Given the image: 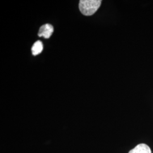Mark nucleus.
<instances>
[{"mask_svg": "<svg viewBox=\"0 0 153 153\" xmlns=\"http://www.w3.org/2000/svg\"><path fill=\"white\" fill-rule=\"evenodd\" d=\"M101 3L100 0H81L79 9L83 15L90 16L98 10Z\"/></svg>", "mask_w": 153, "mask_h": 153, "instance_id": "1", "label": "nucleus"}, {"mask_svg": "<svg viewBox=\"0 0 153 153\" xmlns=\"http://www.w3.org/2000/svg\"><path fill=\"white\" fill-rule=\"evenodd\" d=\"M53 33V27L50 24H45L42 26L39 31L38 36L40 37H44V38L48 39L51 37Z\"/></svg>", "mask_w": 153, "mask_h": 153, "instance_id": "2", "label": "nucleus"}, {"mask_svg": "<svg viewBox=\"0 0 153 153\" xmlns=\"http://www.w3.org/2000/svg\"><path fill=\"white\" fill-rule=\"evenodd\" d=\"M43 49V43L41 41L38 40L33 44L32 48H31L32 53L33 56H36L40 54L42 52Z\"/></svg>", "mask_w": 153, "mask_h": 153, "instance_id": "4", "label": "nucleus"}, {"mask_svg": "<svg viewBox=\"0 0 153 153\" xmlns=\"http://www.w3.org/2000/svg\"><path fill=\"white\" fill-rule=\"evenodd\" d=\"M128 153H152V150L147 145L141 143L138 145Z\"/></svg>", "mask_w": 153, "mask_h": 153, "instance_id": "3", "label": "nucleus"}]
</instances>
